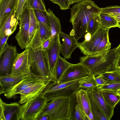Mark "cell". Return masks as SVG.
I'll return each mask as SVG.
<instances>
[{"instance_id":"8992f818","label":"cell","mask_w":120,"mask_h":120,"mask_svg":"<svg viewBox=\"0 0 120 120\" xmlns=\"http://www.w3.org/2000/svg\"><path fill=\"white\" fill-rule=\"evenodd\" d=\"M30 19L29 9L25 4L19 19V29L15 36L18 45L22 49L26 48L30 42L29 35Z\"/></svg>"},{"instance_id":"836d02e7","label":"cell","mask_w":120,"mask_h":120,"mask_svg":"<svg viewBox=\"0 0 120 120\" xmlns=\"http://www.w3.org/2000/svg\"><path fill=\"white\" fill-rule=\"evenodd\" d=\"M111 44L110 42L109 34L100 42L97 48L94 55L98 54L110 49Z\"/></svg>"},{"instance_id":"f6af8a7d","label":"cell","mask_w":120,"mask_h":120,"mask_svg":"<svg viewBox=\"0 0 120 120\" xmlns=\"http://www.w3.org/2000/svg\"><path fill=\"white\" fill-rule=\"evenodd\" d=\"M91 34L90 33L87 32L84 36V40L85 41H88L91 38Z\"/></svg>"},{"instance_id":"5b68a950","label":"cell","mask_w":120,"mask_h":120,"mask_svg":"<svg viewBox=\"0 0 120 120\" xmlns=\"http://www.w3.org/2000/svg\"><path fill=\"white\" fill-rule=\"evenodd\" d=\"M47 102L41 93L20 105L16 115V120H36Z\"/></svg>"},{"instance_id":"2e32d148","label":"cell","mask_w":120,"mask_h":120,"mask_svg":"<svg viewBox=\"0 0 120 120\" xmlns=\"http://www.w3.org/2000/svg\"><path fill=\"white\" fill-rule=\"evenodd\" d=\"M77 104L85 113L87 120H94L90 99L87 91L80 89L75 94Z\"/></svg>"},{"instance_id":"44dd1931","label":"cell","mask_w":120,"mask_h":120,"mask_svg":"<svg viewBox=\"0 0 120 120\" xmlns=\"http://www.w3.org/2000/svg\"><path fill=\"white\" fill-rule=\"evenodd\" d=\"M18 0H0V24L5 17L15 11Z\"/></svg>"},{"instance_id":"ab89813d","label":"cell","mask_w":120,"mask_h":120,"mask_svg":"<svg viewBox=\"0 0 120 120\" xmlns=\"http://www.w3.org/2000/svg\"><path fill=\"white\" fill-rule=\"evenodd\" d=\"M9 36L5 35L0 38V55L2 53L7 43V42Z\"/></svg>"},{"instance_id":"f35d334b","label":"cell","mask_w":120,"mask_h":120,"mask_svg":"<svg viewBox=\"0 0 120 120\" xmlns=\"http://www.w3.org/2000/svg\"><path fill=\"white\" fill-rule=\"evenodd\" d=\"M54 3L58 4L60 9L66 10L69 8L71 5L70 0H53Z\"/></svg>"},{"instance_id":"4fadbf2b","label":"cell","mask_w":120,"mask_h":120,"mask_svg":"<svg viewBox=\"0 0 120 120\" xmlns=\"http://www.w3.org/2000/svg\"><path fill=\"white\" fill-rule=\"evenodd\" d=\"M41 81L42 80L30 75L15 86L5 89L4 94L7 98H11L26 88Z\"/></svg>"},{"instance_id":"3957f363","label":"cell","mask_w":120,"mask_h":120,"mask_svg":"<svg viewBox=\"0 0 120 120\" xmlns=\"http://www.w3.org/2000/svg\"><path fill=\"white\" fill-rule=\"evenodd\" d=\"M75 96L72 98L61 97L47 102L39 114H46L50 120H73V108Z\"/></svg>"},{"instance_id":"1f68e13d","label":"cell","mask_w":120,"mask_h":120,"mask_svg":"<svg viewBox=\"0 0 120 120\" xmlns=\"http://www.w3.org/2000/svg\"><path fill=\"white\" fill-rule=\"evenodd\" d=\"M38 21L50 28V23L48 12L42 10L34 9Z\"/></svg>"},{"instance_id":"7402d4cb","label":"cell","mask_w":120,"mask_h":120,"mask_svg":"<svg viewBox=\"0 0 120 120\" xmlns=\"http://www.w3.org/2000/svg\"><path fill=\"white\" fill-rule=\"evenodd\" d=\"M30 75H22L15 76L8 75L0 76V84L5 90L16 84L22 80Z\"/></svg>"},{"instance_id":"74e56055","label":"cell","mask_w":120,"mask_h":120,"mask_svg":"<svg viewBox=\"0 0 120 120\" xmlns=\"http://www.w3.org/2000/svg\"><path fill=\"white\" fill-rule=\"evenodd\" d=\"M27 1V0H18L17 6L15 11V17L18 20Z\"/></svg>"},{"instance_id":"d6986e66","label":"cell","mask_w":120,"mask_h":120,"mask_svg":"<svg viewBox=\"0 0 120 120\" xmlns=\"http://www.w3.org/2000/svg\"><path fill=\"white\" fill-rule=\"evenodd\" d=\"M94 98L102 111L108 118L110 120L113 116L114 109L109 106L106 102L103 96L102 91L98 86L92 90Z\"/></svg>"},{"instance_id":"7a4b0ae2","label":"cell","mask_w":120,"mask_h":120,"mask_svg":"<svg viewBox=\"0 0 120 120\" xmlns=\"http://www.w3.org/2000/svg\"><path fill=\"white\" fill-rule=\"evenodd\" d=\"M31 75L40 80L55 82L50 68L47 52L42 46L35 49L26 48Z\"/></svg>"},{"instance_id":"4dcf8cb0","label":"cell","mask_w":120,"mask_h":120,"mask_svg":"<svg viewBox=\"0 0 120 120\" xmlns=\"http://www.w3.org/2000/svg\"><path fill=\"white\" fill-rule=\"evenodd\" d=\"M99 14L96 15L90 20L87 25V33H90L92 35L101 26Z\"/></svg>"},{"instance_id":"484cf974","label":"cell","mask_w":120,"mask_h":120,"mask_svg":"<svg viewBox=\"0 0 120 120\" xmlns=\"http://www.w3.org/2000/svg\"><path fill=\"white\" fill-rule=\"evenodd\" d=\"M99 16L101 26L105 29L118 27L120 29L119 22L113 17L110 15L100 13Z\"/></svg>"},{"instance_id":"603a6c76","label":"cell","mask_w":120,"mask_h":120,"mask_svg":"<svg viewBox=\"0 0 120 120\" xmlns=\"http://www.w3.org/2000/svg\"><path fill=\"white\" fill-rule=\"evenodd\" d=\"M72 64L60 56L56 62L54 70V77L55 82L57 83L68 68Z\"/></svg>"},{"instance_id":"9a60e30c","label":"cell","mask_w":120,"mask_h":120,"mask_svg":"<svg viewBox=\"0 0 120 120\" xmlns=\"http://www.w3.org/2000/svg\"><path fill=\"white\" fill-rule=\"evenodd\" d=\"M49 81H41L20 92V104L24 103L35 96L39 94L46 86Z\"/></svg>"},{"instance_id":"f907efd6","label":"cell","mask_w":120,"mask_h":120,"mask_svg":"<svg viewBox=\"0 0 120 120\" xmlns=\"http://www.w3.org/2000/svg\"><path fill=\"white\" fill-rule=\"evenodd\" d=\"M52 2L54 3V2L53 0H50Z\"/></svg>"},{"instance_id":"d4e9b609","label":"cell","mask_w":120,"mask_h":120,"mask_svg":"<svg viewBox=\"0 0 120 120\" xmlns=\"http://www.w3.org/2000/svg\"><path fill=\"white\" fill-rule=\"evenodd\" d=\"M49 17L51 32V38L52 39L57 34L60 35L61 31V26L59 19L50 9L47 11Z\"/></svg>"},{"instance_id":"7dc6e473","label":"cell","mask_w":120,"mask_h":120,"mask_svg":"<svg viewBox=\"0 0 120 120\" xmlns=\"http://www.w3.org/2000/svg\"><path fill=\"white\" fill-rule=\"evenodd\" d=\"M117 54L118 56H120V43L119 46L116 48Z\"/></svg>"},{"instance_id":"bcb514c9","label":"cell","mask_w":120,"mask_h":120,"mask_svg":"<svg viewBox=\"0 0 120 120\" xmlns=\"http://www.w3.org/2000/svg\"><path fill=\"white\" fill-rule=\"evenodd\" d=\"M110 15L115 18L119 23H120V14Z\"/></svg>"},{"instance_id":"30bf717a","label":"cell","mask_w":120,"mask_h":120,"mask_svg":"<svg viewBox=\"0 0 120 120\" xmlns=\"http://www.w3.org/2000/svg\"><path fill=\"white\" fill-rule=\"evenodd\" d=\"M10 75L12 76L22 75H31L27 48L18 54L14 63Z\"/></svg>"},{"instance_id":"681fc988","label":"cell","mask_w":120,"mask_h":120,"mask_svg":"<svg viewBox=\"0 0 120 120\" xmlns=\"http://www.w3.org/2000/svg\"><path fill=\"white\" fill-rule=\"evenodd\" d=\"M117 94L120 97V89L117 91Z\"/></svg>"},{"instance_id":"52a82bcc","label":"cell","mask_w":120,"mask_h":120,"mask_svg":"<svg viewBox=\"0 0 120 120\" xmlns=\"http://www.w3.org/2000/svg\"><path fill=\"white\" fill-rule=\"evenodd\" d=\"M109 29H105L101 26L91 35L90 40L88 41H83L78 42V48L85 55H94L99 43L109 34Z\"/></svg>"},{"instance_id":"9c48e42d","label":"cell","mask_w":120,"mask_h":120,"mask_svg":"<svg viewBox=\"0 0 120 120\" xmlns=\"http://www.w3.org/2000/svg\"><path fill=\"white\" fill-rule=\"evenodd\" d=\"M89 75L88 70L80 62L72 64L67 69L56 83L74 81Z\"/></svg>"},{"instance_id":"ee69618b","label":"cell","mask_w":120,"mask_h":120,"mask_svg":"<svg viewBox=\"0 0 120 120\" xmlns=\"http://www.w3.org/2000/svg\"><path fill=\"white\" fill-rule=\"evenodd\" d=\"M115 65L116 70H119L120 69V56L118 57L116 60Z\"/></svg>"},{"instance_id":"5bb4252c","label":"cell","mask_w":120,"mask_h":120,"mask_svg":"<svg viewBox=\"0 0 120 120\" xmlns=\"http://www.w3.org/2000/svg\"><path fill=\"white\" fill-rule=\"evenodd\" d=\"M60 35L62 38L63 41L61 44V53L66 59H70L73 52L78 48V41L74 37L63 32L62 31Z\"/></svg>"},{"instance_id":"cb8c5ba5","label":"cell","mask_w":120,"mask_h":120,"mask_svg":"<svg viewBox=\"0 0 120 120\" xmlns=\"http://www.w3.org/2000/svg\"><path fill=\"white\" fill-rule=\"evenodd\" d=\"M88 94L94 120H109L95 100L92 90H86Z\"/></svg>"},{"instance_id":"b9f144b4","label":"cell","mask_w":120,"mask_h":120,"mask_svg":"<svg viewBox=\"0 0 120 120\" xmlns=\"http://www.w3.org/2000/svg\"><path fill=\"white\" fill-rule=\"evenodd\" d=\"M52 40L50 38L43 43L42 46L44 50L46 51L49 48L51 44Z\"/></svg>"},{"instance_id":"ac0fdd59","label":"cell","mask_w":120,"mask_h":120,"mask_svg":"<svg viewBox=\"0 0 120 120\" xmlns=\"http://www.w3.org/2000/svg\"><path fill=\"white\" fill-rule=\"evenodd\" d=\"M17 102L6 103L0 99V120H11L16 114L20 106Z\"/></svg>"},{"instance_id":"7c38bea8","label":"cell","mask_w":120,"mask_h":120,"mask_svg":"<svg viewBox=\"0 0 120 120\" xmlns=\"http://www.w3.org/2000/svg\"><path fill=\"white\" fill-rule=\"evenodd\" d=\"M60 38V35H56L52 39L50 45L46 51L48 53L50 71L54 78L55 66L61 52V44Z\"/></svg>"},{"instance_id":"d6a6232c","label":"cell","mask_w":120,"mask_h":120,"mask_svg":"<svg viewBox=\"0 0 120 120\" xmlns=\"http://www.w3.org/2000/svg\"><path fill=\"white\" fill-rule=\"evenodd\" d=\"M26 4L29 9L47 11L43 0H27Z\"/></svg>"},{"instance_id":"816d5d0a","label":"cell","mask_w":120,"mask_h":120,"mask_svg":"<svg viewBox=\"0 0 120 120\" xmlns=\"http://www.w3.org/2000/svg\"><path fill=\"white\" fill-rule=\"evenodd\" d=\"M119 71L120 73V69L119 70Z\"/></svg>"},{"instance_id":"6da1fadb","label":"cell","mask_w":120,"mask_h":120,"mask_svg":"<svg viewBox=\"0 0 120 120\" xmlns=\"http://www.w3.org/2000/svg\"><path fill=\"white\" fill-rule=\"evenodd\" d=\"M70 22L73 28L69 35L78 41L87 33L90 20L101 11L99 8L91 0H83L75 4L71 9Z\"/></svg>"},{"instance_id":"277c9868","label":"cell","mask_w":120,"mask_h":120,"mask_svg":"<svg viewBox=\"0 0 120 120\" xmlns=\"http://www.w3.org/2000/svg\"><path fill=\"white\" fill-rule=\"evenodd\" d=\"M81 79L62 83L49 81L41 93L43 95L48 102L53 99L60 97L72 98L81 89L79 81Z\"/></svg>"},{"instance_id":"7bdbcfd3","label":"cell","mask_w":120,"mask_h":120,"mask_svg":"<svg viewBox=\"0 0 120 120\" xmlns=\"http://www.w3.org/2000/svg\"><path fill=\"white\" fill-rule=\"evenodd\" d=\"M36 120H50V118L47 114H39Z\"/></svg>"},{"instance_id":"e0dca14e","label":"cell","mask_w":120,"mask_h":120,"mask_svg":"<svg viewBox=\"0 0 120 120\" xmlns=\"http://www.w3.org/2000/svg\"><path fill=\"white\" fill-rule=\"evenodd\" d=\"M109 49L99 54L92 56L85 55L79 58L80 62L89 71L90 75H92L98 65L105 57Z\"/></svg>"},{"instance_id":"f1b7e54d","label":"cell","mask_w":120,"mask_h":120,"mask_svg":"<svg viewBox=\"0 0 120 120\" xmlns=\"http://www.w3.org/2000/svg\"><path fill=\"white\" fill-rule=\"evenodd\" d=\"M100 75L107 82V84L120 83V73L118 70L105 72Z\"/></svg>"},{"instance_id":"83f0119b","label":"cell","mask_w":120,"mask_h":120,"mask_svg":"<svg viewBox=\"0 0 120 120\" xmlns=\"http://www.w3.org/2000/svg\"><path fill=\"white\" fill-rule=\"evenodd\" d=\"M94 75H89L83 78L79 81V83L81 89L86 90H93L99 86L95 79Z\"/></svg>"},{"instance_id":"8fae6325","label":"cell","mask_w":120,"mask_h":120,"mask_svg":"<svg viewBox=\"0 0 120 120\" xmlns=\"http://www.w3.org/2000/svg\"><path fill=\"white\" fill-rule=\"evenodd\" d=\"M38 26L27 47L35 49L41 46L51 37L50 28L38 21Z\"/></svg>"},{"instance_id":"f546056e","label":"cell","mask_w":120,"mask_h":120,"mask_svg":"<svg viewBox=\"0 0 120 120\" xmlns=\"http://www.w3.org/2000/svg\"><path fill=\"white\" fill-rule=\"evenodd\" d=\"M29 9L30 13L29 35L30 42L36 30L38 27V21L35 15L34 9L31 8Z\"/></svg>"},{"instance_id":"60d3db41","label":"cell","mask_w":120,"mask_h":120,"mask_svg":"<svg viewBox=\"0 0 120 120\" xmlns=\"http://www.w3.org/2000/svg\"><path fill=\"white\" fill-rule=\"evenodd\" d=\"M96 81L98 86L107 84V82L103 78L102 76L100 75L95 76Z\"/></svg>"},{"instance_id":"8d00e7d4","label":"cell","mask_w":120,"mask_h":120,"mask_svg":"<svg viewBox=\"0 0 120 120\" xmlns=\"http://www.w3.org/2000/svg\"><path fill=\"white\" fill-rule=\"evenodd\" d=\"M101 90H108L117 92L120 89V83L108 84L98 86Z\"/></svg>"},{"instance_id":"e575fe53","label":"cell","mask_w":120,"mask_h":120,"mask_svg":"<svg viewBox=\"0 0 120 120\" xmlns=\"http://www.w3.org/2000/svg\"><path fill=\"white\" fill-rule=\"evenodd\" d=\"M73 120H87L85 113L77 104L74 107Z\"/></svg>"},{"instance_id":"ba28073f","label":"cell","mask_w":120,"mask_h":120,"mask_svg":"<svg viewBox=\"0 0 120 120\" xmlns=\"http://www.w3.org/2000/svg\"><path fill=\"white\" fill-rule=\"evenodd\" d=\"M19 54L15 46H10L6 44L0 55V76L11 74L13 64Z\"/></svg>"},{"instance_id":"ffe728a7","label":"cell","mask_w":120,"mask_h":120,"mask_svg":"<svg viewBox=\"0 0 120 120\" xmlns=\"http://www.w3.org/2000/svg\"><path fill=\"white\" fill-rule=\"evenodd\" d=\"M15 11H12L7 16L0 24V38L4 35L6 30L10 29L14 32L16 29L19 20L15 16Z\"/></svg>"},{"instance_id":"d590c367","label":"cell","mask_w":120,"mask_h":120,"mask_svg":"<svg viewBox=\"0 0 120 120\" xmlns=\"http://www.w3.org/2000/svg\"><path fill=\"white\" fill-rule=\"evenodd\" d=\"M100 12L110 15L120 14V6H110L101 8Z\"/></svg>"},{"instance_id":"c3c4849f","label":"cell","mask_w":120,"mask_h":120,"mask_svg":"<svg viewBox=\"0 0 120 120\" xmlns=\"http://www.w3.org/2000/svg\"><path fill=\"white\" fill-rule=\"evenodd\" d=\"M71 4L74 3H78L81 2L83 0H70Z\"/></svg>"},{"instance_id":"4316f807","label":"cell","mask_w":120,"mask_h":120,"mask_svg":"<svg viewBox=\"0 0 120 120\" xmlns=\"http://www.w3.org/2000/svg\"><path fill=\"white\" fill-rule=\"evenodd\" d=\"M101 91L107 104L114 109L116 105L120 101V97L117 94V92L108 90Z\"/></svg>"}]
</instances>
